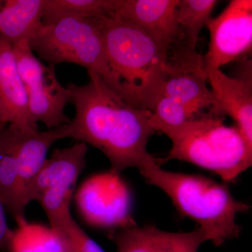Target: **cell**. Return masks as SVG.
Instances as JSON below:
<instances>
[{"label":"cell","instance_id":"obj_19","mask_svg":"<svg viewBox=\"0 0 252 252\" xmlns=\"http://www.w3.org/2000/svg\"><path fill=\"white\" fill-rule=\"evenodd\" d=\"M122 0H44L43 24L61 18H94L113 15Z\"/></svg>","mask_w":252,"mask_h":252},{"label":"cell","instance_id":"obj_18","mask_svg":"<svg viewBox=\"0 0 252 252\" xmlns=\"http://www.w3.org/2000/svg\"><path fill=\"white\" fill-rule=\"evenodd\" d=\"M6 248L9 252H70L67 243L51 227L29 223L26 217L16 220Z\"/></svg>","mask_w":252,"mask_h":252},{"label":"cell","instance_id":"obj_10","mask_svg":"<svg viewBox=\"0 0 252 252\" xmlns=\"http://www.w3.org/2000/svg\"><path fill=\"white\" fill-rule=\"evenodd\" d=\"M179 0H122L114 15L133 23L169 56L185 41L177 20Z\"/></svg>","mask_w":252,"mask_h":252},{"label":"cell","instance_id":"obj_2","mask_svg":"<svg viewBox=\"0 0 252 252\" xmlns=\"http://www.w3.org/2000/svg\"><path fill=\"white\" fill-rule=\"evenodd\" d=\"M116 92L136 108L152 112L167 77L168 56L133 23L98 18Z\"/></svg>","mask_w":252,"mask_h":252},{"label":"cell","instance_id":"obj_17","mask_svg":"<svg viewBox=\"0 0 252 252\" xmlns=\"http://www.w3.org/2000/svg\"><path fill=\"white\" fill-rule=\"evenodd\" d=\"M61 126L45 132L20 129L16 155L25 189L44 165L51 146L63 139Z\"/></svg>","mask_w":252,"mask_h":252},{"label":"cell","instance_id":"obj_7","mask_svg":"<svg viewBox=\"0 0 252 252\" xmlns=\"http://www.w3.org/2000/svg\"><path fill=\"white\" fill-rule=\"evenodd\" d=\"M75 201L83 220L94 228L112 232L137 226L130 189L112 170L88 178L78 189Z\"/></svg>","mask_w":252,"mask_h":252},{"label":"cell","instance_id":"obj_9","mask_svg":"<svg viewBox=\"0 0 252 252\" xmlns=\"http://www.w3.org/2000/svg\"><path fill=\"white\" fill-rule=\"evenodd\" d=\"M207 83L203 56L185 41L169 54L167 77L160 95L178 101L198 116L213 104V94Z\"/></svg>","mask_w":252,"mask_h":252},{"label":"cell","instance_id":"obj_22","mask_svg":"<svg viewBox=\"0 0 252 252\" xmlns=\"http://www.w3.org/2000/svg\"><path fill=\"white\" fill-rule=\"evenodd\" d=\"M66 243L70 252H105L81 228L73 217L68 223Z\"/></svg>","mask_w":252,"mask_h":252},{"label":"cell","instance_id":"obj_16","mask_svg":"<svg viewBox=\"0 0 252 252\" xmlns=\"http://www.w3.org/2000/svg\"><path fill=\"white\" fill-rule=\"evenodd\" d=\"M44 0H6L0 8V39L11 46L29 42L43 26Z\"/></svg>","mask_w":252,"mask_h":252},{"label":"cell","instance_id":"obj_21","mask_svg":"<svg viewBox=\"0 0 252 252\" xmlns=\"http://www.w3.org/2000/svg\"><path fill=\"white\" fill-rule=\"evenodd\" d=\"M151 113V126L156 132L158 127H177L197 117L183 104L162 94L159 96Z\"/></svg>","mask_w":252,"mask_h":252},{"label":"cell","instance_id":"obj_12","mask_svg":"<svg viewBox=\"0 0 252 252\" xmlns=\"http://www.w3.org/2000/svg\"><path fill=\"white\" fill-rule=\"evenodd\" d=\"M109 233L117 245L116 252H198L207 241L206 233L200 228L189 233H170L147 225Z\"/></svg>","mask_w":252,"mask_h":252},{"label":"cell","instance_id":"obj_5","mask_svg":"<svg viewBox=\"0 0 252 252\" xmlns=\"http://www.w3.org/2000/svg\"><path fill=\"white\" fill-rule=\"evenodd\" d=\"M28 44L50 65L67 63L81 66L98 74L116 92L98 18L67 17L43 24Z\"/></svg>","mask_w":252,"mask_h":252},{"label":"cell","instance_id":"obj_3","mask_svg":"<svg viewBox=\"0 0 252 252\" xmlns=\"http://www.w3.org/2000/svg\"><path fill=\"white\" fill-rule=\"evenodd\" d=\"M149 185L161 189L171 199L181 216L193 220L215 246L237 238L241 227L238 213L248 211V204L233 198L225 185L200 175L167 171L157 161L141 170Z\"/></svg>","mask_w":252,"mask_h":252},{"label":"cell","instance_id":"obj_24","mask_svg":"<svg viewBox=\"0 0 252 252\" xmlns=\"http://www.w3.org/2000/svg\"><path fill=\"white\" fill-rule=\"evenodd\" d=\"M1 4H2V1H0V8H1Z\"/></svg>","mask_w":252,"mask_h":252},{"label":"cell","instance_id":"obj_23","mask_svg":"<svg viewBox=\"0 0 252 252\" xmlns=\"http://www.w3.org/2000/svg\"><path fill=\"white\" fill-rule=\"evenodd\" d=\"M6 217H5L4 206L0 201V250H5L7 243L10 231Z\"/></svg>","mask_w":252,"mask_h":252},{"label":"cell","instance_id":"obj_4","mask_svg":"<svg viewBox=\"0 0 252 252\" xmlns=\"http://www.w3.org/2000/svg\"><path fill=\"white\" fill-rule=\"evenodd\" d=\"M225 117L202 113L177 127H160L171 140L166 157L157 158L161 165L169 160H183L217 174L224 182H233L252 163V144L240 129L225 126Z\"/></svg>","mask_w":252,"mask_h":252},{"label":"cell","instance_id":"obj_11","mask_svg":"<svg viewBox=\"0 0 252 252\" xmlns=\"http://www.w3.org/2000/svg\"><path fill=\"white\" fill-rule=\"evenodd\" d=\"M207 79L213 94L210 112L220 117H231L252 144V74L230 77L220 69H215L207 72Z\"/></svg>","mask_w":252,"mask_h":252},{"label":"cell","instance_id":"obj_8","mask_svg":"<svg viewBox=\"0 0 252 252\" xmlns=\"http://www.w3.org/2000/svg\"><path fill=\"white\" fill-rule=\"evenodd\" d=\"M210 40L203 56L206 73L243 59L252 47V1L232 0L217 18L207 23Z\"/></svg>","mask_w":252,"mask_h":252},{"label":"cell","instance_id":"obj_15","mask_svg":"<svg viewBox=\"0 0 252 252\" xmlns=\"http://www.w3.org/2000/svg\"><path fill=\"white\" fill-rule=\"evenodd\" d=\"M19 130L12 124L0 126V201L16 220L26 217L28 206L16 155Z\"/></svg>","mask_w":252,"mask_h":252},{"label":"cell","instance_id":"obj_1","mask_svg":"<svg viewBox=\"0 0 252 252\" xmlns=\"http://www.w3.org/2000/svg\"><path fill=\"white\" fill-rule=\"evenodd\" d=\"M85 85L67 84L75 116L63 125V139L72 138L99 149L110 170L121 175L129 167L144 170L157 161L147 152L151 136L150 111L136 108L109 87L98 74L88 72Z\"/></svg>","mask_w":252,"mask_h":252},{"label":"cell","instance_id":"obj_14","mask_svg":"<svg viewBox=\"0 0 252 252\" xmlns=\"http://www.w3.org/2000/svg\"><path fill=\"white\" fill-rule=\"evenodd\" d=\"M7 124L23 130H39L30 119L27 95L12 46L0 39V126Z\"/></svg>","mask_w":252,"mask_h":252},{"label":"cell","instance_id":"obj_6","mask_svg":"<svg viewBox=\"0 0 252 252\" xmlns=\"http://www.w3.org/2000/svg\"><path fill=\"white\" fill-rule=\"evenodd\" d=\"M18 73L27 95L32 124L41 122L49 130L69 124L64 113L71 95L56 77L55 66L44 64L34 56L28 42L12 46Z\"/></svg>","mask_w":252,"mask_h":252},{"label":"cell","instance_id":"obj_13","mask_svg":"<svg viewBox=\"0 0 252 252\" xmlns=\"http://www.w3.org/2000/svg\"><path fill=\"white\" fill-rule=\"evenodd\" d=\"M87 145L79 142L70 147L56 149L25 189L28 205L37 201L46 190L58 187H74L86 167Z\"/></svg>","mask_w":252,"mask_h":252},{"label":"cell","instance_id":"obj_20","mask_svg":"<svg viewBox=\"0 0 252 252\" xmlns=\"http://www.w3.org/2000/svg\"><path fill=\"white\" fill-rule=\"evenodd\" d=\"M216 0H179L177 20L186 43L191 49H196L199 34L211 19Z\"/></svg>","mask_w":252,"mask_h":252}]
</instances>
